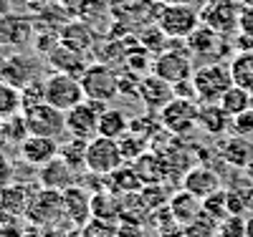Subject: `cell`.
I'll return each instance as SVG.
<instances>
[{"mask_svg": "<svg viewBox=\"0 0 253 237\" xmlns=\"http://www.w3.org/2000/svg\"><path fill=\"white\" fill-rule=\"evenodd\" d=\"M152 73H157L165 81H170L172 86L182 83L187 78H193V73H195V58H193V53L187 51V43L177 40V38H170L167 48L155 56Z\"/></svg>", "mask_w": 253, "mask_h": 237, "instance_id": "obj_1", "label": "cell"}, {"mask_svg": "<svg viewBox=\"0 0 253 237\" xmlns=\"http://www.w3.org/2000/svg\"><path fill=\"white\" fill-rule=\"evenodd\" d=\"M193 83L200 103H218L223 94L233 86V73H230V63L215 61V63H200L195 66Z\"/></svg>", "mask_w": 253, "mask_h": 237, "instance_id": "obj_2", "label": "cell"}, {"mask_svg": "<svg viewBox=\"0 0 253 237\" xmlns=\"http://www.w3.org/2000/svg\"><path fill=\"white\" fill-rule=\"evenodd\" d=\"M81 86H84L86 99L99 101V103H109L119 96V71L114 66L94 61L81 73Z\"/></svg>", "mask_w": 253, "mask_h": 237, "instance_id": "obj_3", "label": "cell"}, {"mask_svg": "<svg viewBox=\"0 0 253 237\" xmlns=\"http://www.w3.org/2000/svg\"><path fill=\"white\" fill-rule=\"evenodd\" d=\"M122 164H124V154H122L117 139L101 136V134L89 139V146H86V171L89 174L112 177L117 169H122Z\"/></svg>", "mask_w": 253, "mask_h": 237, "instance_id": "obj_4", "label": "cell"}, {"mask_svg": "<svg viewBox=\"0 0 253 237\" xmlns=\"http://www.w3.org/2000/svg\"><path fill=\"white\" fill-rule=\"evenodd\" d=\"M43 89H46V101L61 111H69L86 99L81 78L71 76V73H61V71L43 76Z\"/></svg>", "mask_w": 253, "mask_h": 237, "instance_id": "obj_5", "label": "cell"}, {"mask_svg": "<svg viewBox=\"0 0 253 237\" xmlns=\"http://www.w3.org/2000/svg\"><path fill=\"white\" fill-rule=\"evenodd\" d=\"M23 119L28 126V134L36 136H51V139H63L66 132V111L56 109L48 101L36 103L31 109H23Z\"/></svg>", "mask_w": 253, "mask_h": 237, "instance_id": "obj_6", "label": "cell"}, {"mask_svg": "<svg viewBox=\"0 0 253 237\" xmlns=\"http://www.w3.org/2000/svg\"><path fill=\"white\" fill-rule=\"evenodd\" d=\"M198 111H200V101L175 96L157 116H160V124L167 134L182 139L198 126Z\"/></svg>", "mask_w": 253, "mask_h": 237, "instance_id": "obj_7", "label": "cell"}, {"mask_svg": "<svg viewBox=\"0 0 253 237\" xmlns=\"http://www.w3.org/2000/svg\"><path fill=\"white\" fill-rule=\"evenodd\" d=\"M241 10H243L241 0H205L200 5V20L203 26L213 28L220 35H233L238 33Z\"/></svg>", "mask_w": 253, "mask_h": 237, "instance_id": "obj_8", "label": "cell"}, {"mask_svg": "<svg viewBox=\"0 0 253 237\" xmlns=\"http://www.w3.org/2000/svg\"><path fill=\"white\" fill-rule=\"evenodd\" d=\"M200 8L195 5H162L157 26L165 31L167 38L187 40L198 28H200Z\"/></svg>", "mask_w": 253, "mask_h": 237, "instance_id": "obj_9", "label": "cell"}, {"mask_svg": "<svg viewBox=\"0 0 253 237\" xmlns=\"http://www.w3.org/2000/svg\"><path fill=\"white\" fill-rule=\"evenodd\" d=\"M109 103H99L91 99H84L79 106L66 111V132L76 139H94L99 134V119Z\"/></svg>", "mask_w": 253, "mask_h": 237, "instance_id": "obj_10", "label": "cell"}, {"mask_svg": "<svg viewBox=\"0 0 253 237\" xmlns=\"http://www.w3.org/2000/svg\"><path fill=\"white\" fill-rule=\"evenodd\" d=\"M225 38L228 35H220L215 33L213 28H208L200 23V28L190 35L185 43H187V51L193 53V58L203 61V63H215V61H223L225 58ZM200 66V63H198Z\"/></svg>", "mask_w": 253, "mask_h": 237, "instance_id": "obj_11", "label": "cell"}, {"mask_svg": "<svg viewBox=\"0 0 253 237\" xmlns=\"http://www.w3.org/2000/svg\"><path fill=\"white\" fill-rule=\"evenodd\" d=\"M175 99V86L160 78L157 73H144L139 81V101L147 114H160L167 103Z\"/></svg>", "mask_w": 253, "mask_h": 237, "instance_id": "obj_12", "label": "cell"}, {"mask_svg": "<svg viewBox=\"0 0 253 237\" xmlns=\"http://www.w3.org/2000/svg\"><path fill=\"white\" fill-rule=\"evenodd\" d=\"M33 35H36V20L31 15H20V13L0 15V46H10V48L28 46Z\"/></svg>", "mask_w": 253, "mask_h": 237, "instance_id": "obj_13", "label": "cell"}, {"mask_svg": "<svg viewBox=\"0 0 253 237\" xmlns=\"http://www.w3.org/2000/svg\"><path fill=\"white\" fill-rule=\"evenodd\" d=\"M18 152H20V159L26 164L41 169L46 167L48 162H53L61 152V144L58 139H51V136H36V134H28L23 141L18 144Z\"/></svg>", "mask_w": 253, "mask_h": 237, "instance_id": "obj_14", "label": "cell"}, {"mask_svg": "<svg viewBox=\"0 0 253 237\" xmlns=\"http://www.w3.org/2000/svg\"><path fill=\"white\" fill-rule=\"evenodd\" d=\"M41 78V63L33 58V56H26V53H13L8 56L5 61V73H3V81L23 89L26 83Z\"/></svg>", "mask_w": 253, "mask_h": 237, "instance_id": "obj_15", "label": "cell"}, {"mask_svg": "<svg viewBox=\"0 0 253 237\" xmlns=\"http://www.w3.org/2000/svg\"><path fill=\"white\" fill-rule=\"evenodd\" d=\"M182 189H187L190 195H195L200 200L210 197L213 192L223 189L220 187V177H218V171H213L210 167L205 164H198L193 169H187L185 171V177H182Z\"/></svg>", "mask_w": 253, "mask_h": 237, "instance_id": "obj_16", "label": "cell"}, {"mask_svg": "<svg viewBox=\"0 0 253 237\" xmlns=\"http://www.w3.org/2000/svg\"><path fill=\"white\" fill-rule=\"evenodd\" d=\"M74 167L69 162H63L61 157H56L53 162H48L46 167L38 169V182L43 189H56V192H66L69 187L76 184V174Z\"/></svg>", "mask_w": 253, "mask_h": 237, "instance_id": "obj_17", "label": "cell"}, {"mask_svg": "<svg viewBox=\"0 0 253 237\" xmlns=\"http://www.w3.org/2000/svg\"><path fill=\"white\" fill-rule=\"evenodd\" d=\"M218 159L225 162L228 167H236V169H246L253 162V141H248L241 134L233 136H225L218 144Z\"/></svg>", "mask_w": 253, "mask_h": 237, "instance_id": "obj_18", "label": "cell"}, {"mask_svg": "<svg viewBox=\"0 0 253 237\" xmlns=\"http://www.w3.org/2000/svg\"><path fill=\"white\" fill-rule=\"evenodd\" d=\"M46 63H48V68L53 71H61V73H71V76H79L89 68V53H81L76 48H69V46H61L46 56Z\"/></svg>", "mask_w": 253, "mask_h": 237, "instance_id": "obj_19", "label": "cell"}, {"mask_svg": "<svg viewBox=\"0 0 253 237\" xmlns=\"http://www.w3.org/2000/svg\"><path fill=\"white\" fill-rule=\"evenodd\" d=\"M230 116L220 103H200L198 111V129H203L210 136H220L230 129Z\"/></svg>", "mask_w": 253, "mask_h": 237, "instance_id": "obj_20", "label": "cell"}, {"mask_svg": "<svg viewBox=\"0 0 253 237\" xmlns=\"http://www.w3.org/2000/svg\"><path fill=\"white\" fill-rule=\"evenodd\" d=\"M167 207H170V212L175 214V220L182 227H187L190 222H195L200 214H203V200L195 197V195H190L187 189H180L177 195H172Z\"/></svg>", "mask_w": 253, "mask_h": 237, "instance_id": "obj_21", "label": "cell"}, {"mask_svg": "<svg viewBox=\"0 0 253 237\" xmlns=\"http://www.w3.org/2000/svg\"><path fill=\"white\" fill-rule=\"evenodd\" d=\"M61 43L69 48H76L81 53H89L96 46V38L91 33V28L84 23V20H71L61 28Z\"/></svg>", "mask_w": 253, "mask_h": 237, "instance_id": "obj_22", "label": "cell"}, {"mask_svg": "<svg viewBox=\"0 0 253 237\" xmlns=\"http://www.w3.org/2000/svg\"><path fill=\"white\" fill-rule=\"evenodd\" d=\"M129 121L132 119H126V114L122 109H112V106H107L104 114H101V119H99V134L119 141L126 132H129Z\"/></svg>", "mask_w": 253, "mask_h": 237, "instance_id": "obj_23", "label": "cell"}, {"mask_svg": "<svg viewBox=\"0 0 253 237\" xmlns=\"http://www.w3.org/2000/svg\"><path fill=\"white\" fill-rule=\"evenodd\" d=\"M63 204H66V214L74 217L76 222H86V217L91 214V200L76 184L63 192Z\"/></svg>", "mask_w": 253, "mask_h": 237, "instance_id": "obj_24", "label": "cell"}, {"mask_svg": "<svg viewBox=\"0 0 253 237\" xmlns=\"http://www.w3.org/2000/svg\"><path fill=\"white\" fill-rule=\"evenodd\" d=\"M228 63H230V73H233V83L243 86L253 94V51L236 53Z\"/></svg>", "mask_w": 253, "mask_h": 237, "instance_id": "obj_25", "label": "cell"}, {"mask_svg": "<svg viewBox=\"0 0 253 237\" xmlns=\"http://www.w3.org/2000/svg\"><path fill=\"white\" fill-rule=\"evenodd\" d=\"M18 111H23V94L18 86L0 81V121L18 116Z\"/></svg>", "mask_w": 253, "mask_h": 237, "instance_id": "obj_26", "label": "cell"}, {"mask_svg": "<svg viewBox=\"0 0 253 237\" xmlns=\"http://www.w3.org/2000/svg\"><path fill=\"white\" fill-rule=\"evenodd\" d=\"M218 103L223 106L230 116H238L241 111L251 109V91L243 89V86H238V83H233V86H230V89L223 94V99H220Z\"/></svg>", "mask_w": 253, "mask_h": 237, "instance_id": "obj_27", "label": "cell"}, {"mask_svg": "<svg viewBox=\"0 0 253 237\" xmlns=\"http://www.w3.org/2000/svg\"><path fill=\"white\" fill-rule=\"evenodd\" d=\"M86 146H89V139L69 136L66 144H61L58 157H61L63 162H69L74 169H86Z\"/></svg>", "mask_w": 253, "mask_h": 237, "instance_id": "obj_28", "label": "cell"}, {"mask_svg": "<svg viewBox=\"0 0 253 237\" xmlns=\"http://www.w3.org/2000/svg\"><path fill=\"white\" fill-rule=\"evenodd\" d=\"M203 214H205V217H210V220H215V222H225V220L230 217L225 189H218V192H213L210 197L203 200Z\"/></svg>", "mask_w": 253, "mask_h": 237, "instance_id": "obj_29", "label": "cell"}, {"mask_svg": "<svg viewBox=\"0 0 253 237\" xmlns=\"http://www.w3.org/2000/svg\"><path fill=\"white\" fill-rule=\"evenodd\" d=\"M144 146H150V141H144L142 136L126 132L122 139H119V149L124 154V162H137L142 154H144Z\"/></svg>", "mask_w": 253, "mask_h": 237, "instance_id": "obj_30", "label": "cell"}, {"mask_svg": "<svg viewBox=\"0 0 253 237\" xmlns=\"http://www.w3.org/2000/svg\"><path fill=\"white\" fill-rule=\"evenodd\" d=\"M20 94H23V109H31V106H36V103H43L46 101L43 78H36V81L26 83L23 89H20Z\"/></svg>", "mask_w": 253, "mask_h": 237, "instance_id": "obj_31", "label": "cell"}, {"mask_svg": "<svg viewBox=\"0 0 253 237\" xmlns=\"http://www.w3.org/2000/svg\"><path fill=\"white\" fill-rule=\"evenodd\" d=\"M139 81L142 76L129 71V68H122L119 71V96H132L139 99Z\"/></svg>", "mask_w": 253, "mask_h": 237, "instance_id": "obj_32", "label": "cell"}, {"mask_svg": "<svg viewBox=\"0 0 253 237\" xmlns=\"http://www.w3.org/2000/svg\"><path fill=\"white\" fill-rule=\"evenodd\" d=\"M215 225H218L215 220H210V217H205V214H200L195 222H190L185 227V237H213Z\"/></svg>", "mask_w": 253, "mask_h": 237, "instance_id": "obj_33", "label": "cell"}, {"mask_svg": "<svg viewBox=\"0 0 253 237\" xmlns=\"http://www.w3.org/2000/svg\"><path fill=\"white\" fill-rule=\"evenodd\" d=\"M228 195V212L233 214V217H241V214L248 209V200H246V192L243 189H225Z\"/></svg>", "mask_w": 253, "mask_h": 237, "instance_id": "obj_34", "label": "cell"}, {"mask_svg": "<svg viewBox=\"0 0 253 237\" xmlns=\"http://www.w3.org/2000/svg\"><path fill=\"white\" fill-rule=\"evenodd\" d=\"M230 129H233V134H241V136L253 134V109H246L230 119Z\"/></svg>", "mask_w": 253, "mask_h": 237, "instance_id": "obj_35", "label": "cell"}, {"mask_svg": "<svg viewBox=\"0 0 253 237\" xmlns=\"http://www.w3.org/2000/svg\"><path fill=\"white\" fill-rule=\"evenodd\" d=\"M238 33L253 38V5H243V10H241V23H238Z\"/></svg>", "mask_w": 253, "mask_h": 237, "instance_id": "obj_36", "label": "cell"}, {"mask_svg": "<svg viewBox=\"0 0 253 237\" xmlns=\"http://www.w3.org/2000/svg\"><path fill=\"white\" fill-rule=\"evenodd\" d=\"M175 96L200 101V99H198V91H195V83H193V78H187V81H182V83H175Z\"/></svg>", "mask_w": 253, "mask_h": 237, "instance_id": "obj_37", "label": "cell"}, {"mask_svg": "<svg viewBox=\"0 0 253 237\" xmlns=\"http://www.w3.org/2000/svg\"><path fill=\"white\" fill-rule=\"evenodd\" d=\"M58 3L66 8L69 13H76V15H81V10H84V5H86V0H58Z\"/></svg>", "mask_w": 253, "mask_h": 237, "instance_id": "obj_38", "label": "cell"}, {"mask_svg": "<svg viewBox=\"0 0 253 237\" xmlns=\"http://www.w3.org/2000/svg\"><path fill=\"white\" fill-rule=\"evenodd\" d=\"M53 3H58V0H26V5H28L33 13L43 10V8H48V5H53Z\"/></svg>", "mask_w": 253, "mask_h": 237, "instance_id": "obj_39", "label": "cell"}, {"mask_svg": "<svg viewBox=\"0 0 253 237\" xmlns=\"http://www.w3.org/2000/svg\"><path fill=\"white\" fill-rule=\"evenodd\" d=\"M162 5H198V3H205V0H160Z\"/></svg>", "mask_w": 253, "mask_h": 237, "instance_id": "obj_40", "label": "cell"}, {"mask_svg": "<svg viewBox=\"0 0 253 237\" xmlns=\"http://www.w3.org/2000/svg\"><path fill=\"white\" fill-rule=\"evenodd\" d=\"M243 192H246V200H248V209H253V184L246 187Z\"/></svg>", "mask_w": 253, "mask_h": 237, "instance_id": "obj_41", "label": "cell"}, {"mask_svg": "<svg viewBox=\"0 0 253 237\" xmlns=\"http://www.w3.org/2000/svg\"><path fill=\"white\" fill-rule=\"evenodd\" d=\"M10 13V0H0V15Z\"/></svg>", "mask_w": 253, "mask_h": 237, "instance_id": "obj_42", "label": "cell"}, {"mask_svg": "<svg viewBox=\"0 0 253 237\" xmlns=\"http://www.w3.org/2000/svg\"><path fill=\"white\" fill-rule=\"evenodd\" d=\"M5 61H8V56L0 53V81H3V73H5Z\"/></svg>", "mask_w": 253, "mask_h": 237, "instance_id": "obj_43", "label": "cell"}, {"mask_svg": "<svg viewBox=\"0 0 253 237\" xmlns=\"http://www.w3.org/2000/svg\"><path fill=\"white\" fill-rule=\"evenodd\" d=\"M246 237H253V217L246 222Z\"/></svg>", "mask_w": 253, "mask_h": 237, "instance_id": "obj_44", "label": "cell"}, {"mask_svg": "<svg viewBox=\"0 0 253 237\" xmlns=\"http://www.w3.org/2000/svg\"><path fill=\"white\" fill-rule=\"evenodd\" d=\"M246 174H248V182L253 184V162H251V164L246 167Z\"/></svg>", "mask_w": 253, "mask_h": 237, "instance_id": "obj_45", "label": "cell"}, {"mask_svg": "<svg viewBox=\"0 0 253 237\" xmlns=\"http://www.w3.org/2000/svg\"><path fill=\"white\" fill-rule=\"evenodd\" d=\"M241 3H243V5H253V0H241Z\"/></svg>", "mask_w": 253, "mask_h": 237, "instance_id": "obj_46", "label": "cell"}, {"mask_svg": "<svg viewBox=\"0 0 253 237\" xmlns=\"http://www.w3.org/2000/svg\"><path fill=\"white\" fill-rule=\"evenodd\" d=\"M251 109H253V94H251Z\"/></svg>", "mask_w": 253, "mask_h": 237, "instance_id": "obj_47", "label": "cell"}, {"mask_svg": "<svg viewBox=\"0 0 253 237\" xmlns=\"http://www.w3.org/2000/svg\"><path fill=\"white\" fill-rule=\"evenodd\" d=\"M129 3H137V0H129Z\"/></svg>", "mask_w": 253, "mask_h": 237, "instance_id": "obj_48", "label": "cell"}]
</instances>
